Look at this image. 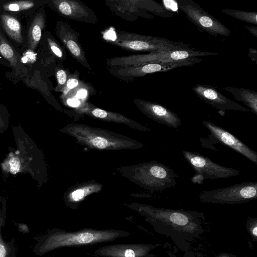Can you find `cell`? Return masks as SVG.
<instances>
[{
	"label": "cell",
	"mask_w": 257,
	"mask_h": 257,
	"mask_svg": "<svg viewBox=\"0 0 257 257\" xmlns=\"http://www.w3.org/2000/svg\"><path fill=\"white\" fill-rule=\"evenodd\" d=\"M130 234V232L114 229L84 228L68 231L54 228L37 239L33 252L38 256H42L56 249L108 242Z\"/></svg>",
	"instance_id": "6da1fadb"
},
{
	"label": "cell",
	"mask_w": 257,
	"mask_h": 257,
	"mask_svg": "<svg viewBox=\"0 0 257 257\" xmlns=\"http://www.w3.org/2000/svg\"><path fill=\"white\" fill-rule=\"evenodd\" d=\"M60 131L73 137L77 143L91 149L118 151L137 149L144 146L127 136L84 124H68Z\"/></svg>",
	"instance_id": "7a4b0ae2"
},
{
	"label": "cell",
	"mask_w": 257,
	"mask_h": 257,
	"mask_svg": "<svg viewBox=\"0 0 257 257\" xmlns=\"http://www.w3.org/2000/svg\"><path fill=\"white\" fill-rule=\"evenodd\" d=\"M122 176L151 191L174 187L179 176L169 167L157 161H150L118 168Z\"/></svg>",
	"instance_id": "3957f363"
},
{
	"label": "cell",
	"mask_w": 257,
	"mask_h": 257,
	"mask_svg": "<svg viewBox=\"0 0 257 257\" xmlns=\"http://www.w3.org/2000/svg\"><path fill=\"white\" fill-rule=\"evenodd\" d=\"M114 44L123 49L149 53L192 48L182 42L123 31L117 32Z\"/></svg>",
	"instance_id": "277c9868"
},
{
	"label": "cell",
	"mask_w": 257,
	"mask_h": 257,
	"mask_svg": "<svg viewBox=\"0 0 257 257\" xmlns=\"http://www.w3.org/2000/svg\"><path fill=\"white\" fill-rule=\"evenodd\" d=\"M217 54L216 52H203L192 48L187 50H173L114 57L107 60V65L110 67H122L148 63H166L192 57L215 56Z\"/></svg>",
	"instance_id": "5b68a950"
},
{
	"label": "cell",
	"mask_w": 257,
	"mask_h": 257,
	"mask_svg": "<svg viewBox=\"0 0 257 257\" xmlns=\"http://www.w3.org/2000/svg\"><path fill=\"white\" fill-rule=\"evenodd\" d=\"M257 198V182H246L229 187L200 192V201L211 203L237 204Z\"/></svg>",
	"instance_id": "8992f818"
},
{
	"label": "cell",
	"mask_w": 257,
	"mask_h": 257,
	"mask_svg": "<svg viewBox=\"0 0 257 257\" xmlns=\"http://www.w3.org/2000/svg\"><path fill=\"white\" fill-rule=\"evenodd\" d=\"M178 6L193 24L215 37H228L230 30L192 0H177Z\"/></svg>",
	"instance_id": "52a82bcc"
},
{
	"label": "cell",
	"mask_w": 257,
	"mask_h": 257,
	"mask_svg": "<svg viewBox=\"0 0 257 257\" xmlns=\"http://www.w3.org/2000/svg\"><path fill=\"white\" fill-rule=\"evenodd\" d=\"M202 60L192 57L174 62L166 63H148L137 66L110 67V73L113 76L123 80H132L143 77L148 74L163 72L172 69L189 66L200 63Z\"/></svg>",
	"instance_id": "ba28073f"
},
{
	"label": "cell",
	"mask_w": 257,
	"mask_h": 257,
	"mask_svg": "<svg viewBox=\"0 0 257 257\" xmlns=\"http://www.w3.org/2000/svg\"><path fill=\"white\" fill-rule=\"evenodd\" d=\"M183 155L196 174L198 179H220L238 176L240 172L236 169L227 168L213 162L210 158L198 153L183 151Z\"/></svg>",
	"instance_id": "9c48e42d"
},
{
	"label": "cell",
	"mask_w": 257,
	"mask_h": 257,
	"mask_svg": "<svg viewBox=\"0 0 257 257\" xmlns=\"http://www.w3.org/2000/svg\"><path fill=\"white\" fill-rule=\"evenodd\" d=\"M192 90L200 99L220 111H250L248 108L226 97L213 86L198 84L193 86Z\"/></svg>",
	"instance_id": "30bf717a"
},
{
	"label": "cell",
	"mask_w": 257,
	"mask_h": 257,
	"mask_svg": "<svg viewBox=\"0 0 257 257\" xmlns=\"http://www.w3.org/2000/svg\"><path fill=\"white\" fill-rule=\"evenodd\" d=\"M130 206L148 217L169 222L179 226H185L191 222L192 214L195 213L156 208L138 203L132 204Z\"/></svg>",
	"instance_id": "8fae6325"
},
{
	"label": "cell",
	"mask_w": 257,
	"mask_h": 257,
	"mask_svg": "<svg viewBox=\"0 0 257 257\" xmlns=\"http://www.w3.org/2000/svg\"><path fill=\"white\" fill-rule=\"evenodd\" d=\"M134 102L142 113L159 123L173 128H178L182 124L176 113L158 103L141 99H135Z\"/></svg>",
	"instance_id": "7c38bea8"
},
{
	"label": "cell",
	"mask_w": 257,
	"mask_h": 257,
	"mask_svg": "<svg viewBox=\"0 0 257 257\" xmlns=\"http://www.w3.org/2000/svg\"><path fill=\"white\" fill-rule=\"evenodd\" d=\"M202 123L219 142L257 164V153L237 138L226 130L210 121L204 120L202 121Z\"/></svg>",
	"instance_id": "4fadbf2b"
},
{
	"label": "cell",
	"mask_w": 257,
	"mask_h": 257,
	"mask_svg": "<svg viewBox=\"0 0 257 257\" xmlns=\"http://www.w3.org/2000/svg\"><path fill=\"white\" fill-rule=\"evenodd\" d=\"M56 32L58 37L71 55L82 65L90 69L85 53L79 42V34L70 25L62 21L57 23Z\"/></svg>",
	"instance_id": "5bb4252c"
},
{
	"label": "cell",
	"mask_w": 257,
	"mask_h": 257,
	"mask_svg": "<svg viewBox=\"0 0 257 257\" xmlns=\"http://www.w3.org/2000/svg\"><path fill=\"white\" fill-rule=\"evenodd\" d=\"M52 3L58 13L65 18L87 23L98 21L94 12L80 1L53 0Z\"/></svg>",
	"instance_id": "9a60e30c"
},
{
	"label": "cell",
	"mask_w": 257,
	"mask_h": 257,
	"mask_svg": "<svg viewBox=\"0 0 257 257\" xmlns=\"http://www.w3.org/2000/svg\"><path fill=\"white\" fill-rule=\"evenodd\" d=\"M76 111L80 114H85L104 121L122 123L140 131H151L149 128L122 114L102 109L89 103L80 104Z\"/></svg>",
	"instance_id": "2e32d148"
},
{
	"label": "cell",
	"mask_w": 257,
	"mask_h": 257,
	"mask_svg": "<svg viewBox=\"0 0 257 257\" xmlns=\"http://www.w3.org/2000/svg\"><path fill=\"white\" fill-rule=\"evenodd\" d=\"M150 248L147 244L119 243L99 247L94 254L102 257H146Z\"/></svg>",
	"instance_id": "e0dca14e"
},
{
	"label": "cell",
	"mask_w": 257,
	"mask_h": 257,
	"mask_svg": "<svg viewBox=\"0 0 257 257\" xmlns=\"http://www.w3.org/2000/svg\"><path fill=\"white\" fill-rule=\"evenodd\" d=\"M102 187V184L94 181L79 184L66 191L64 202L67 206L74 209L88 196L100 192Z\"/></svg>",
	"instance_id": "ac0fdd59"
},
{
	"label": "cell",
	"mask_w": 257,
	"mask_h": 257,
	"mask_svg": "<svg viewBox=\"0 0 257 257\" xmlns=\"http://www.w3.org/2000/svg\"><path fill=\"white\" fill-rule=\"evenodd\" d=\"M223 89L230 93L235 99L244 103L257 114V92L252 90L235 86H226Z\"/></svg>",
	"instance_id": "d6986e66"
},
{
	"label": "cell",
	"mask_w": 257,
	"mask_h": 257,
	"mask_svg": "<svg viewBox=\"0 0 257 257\" xmlns=\"http://www.w3.org/2000/svg\"><path fill=\"white\" fill-rule=\"evenodd\" d=\"M45 24V17L43 13H38L33 19L28 33V46L35 50L40 41L42 31Z\"/></svg>",
	"instance_id": "ffe728a7"
},
{
	"label": "cell",
	"mask_w": 257,
	"mask_h": 257,
	"mask_svg": "<svg viewBox=\"0 0 257 257\" xmlns=\"http://www.w3.org/2000/svg\"><path fill=\"white\" fill-rule=\"evenodd\" d=\"M0 19L7 35L17 43H22V28L19 21L13 16L5 14L0 15Z\"/></svg>",
	"instance_id": "44dd1931"
},
{
	"label": "cell",
	"mask_w": 257,
	"mask_h": 257,
	"mask_svg": "<svg viewBox=\"0 0 257 257\" xmlns=\"http://www.w3.org/2000/svg\"><path fill=\"white\" fill-rule=\"evenodd\" d=\"M0 54L8 61L12 67L16 69L17 56L15 50L1 30Z\"/></svg>",
	"instance_id": "7402d4cb"
},
{
	"label": "cell",
	"mask_w": 257,
	"mask_h": 257,
	"mask_svg": "<svg viewBox=\"0 0 257 257\" xmlns=\"http://www.w3.org/2000/svg\"><path fill=\"white\" fill-rule=\"evenodd\" d=\"M224 14L234 18L238 20L242 21L251 24L257 25V13L231 9H222Z\"/></svg>",
	"instance_id": "603a6c76"
},
{
	"label": "cell",
	"mask_w": 257,
	"mask_h": 257,
	"mask_svg": "<svg viewBox=\"0 0 257 257\" xmlns=\"http://www.w3.org/2000/svg\"><path fill=\"white\" fill-rule=\"evenodd\" d=\"M17 248L14 238L5 240L0 236V257H16Z\"/></svg>",
	"instance_id": "cb8c5ba5"
},
{
	"label": "cell",
	"mask_w": 257,
	"mask_h": 257,
	"mask_svg": "<svg viewBox=\"0 0 257 257\" xmlns=\"http://www.w3.org/2000/svg\"><path fill=\"white\" fill-rule=\"evenodd\" d=\"M34 3L31 1H14L5 3L3 7L5 10L9 12H19L33 8Z\"/></svg>",
	"instance_id": "d4e9b609"
},
{
	"label": "cell",
	"mask_w": 257,
	"mask_h": 257,
	"mask_svg": "<svg viewBox=\"0 0 257 257\" xmlns=\"http://www.w3.org/2000/svg\"><path fill=\"white\" fill-rule=\"evenodd\" d=\"M58 85L56 90L61 91L64 90V86L67 81V75L66 72L63 69L58 70L56 74Z\"/></svg>",
	"instance_id": "484cf974"
},
{
	"label": "cell",
	"mask_w": 257,
	"mask_h": 257,
	"mask_svg": "<svg viewBox=\"0 0 257 257\" xmlns=\"http://www.w3.org/2000/svg\"><path fill=\"white\" fill-rule=\"evenodd\" d=\"M47 41L51 51L57 57L63 58V53L58 44L50 37L47 38Z\"/></svg>",
	"instance_id": "4316f807"
},
{
	"label": "cell",
	"mask_w": 257,
	"mask_h": 257,
	"mask_svg": "<svg viewBox=\"0 0 257 257\" xmlns=\"http://www.w3.org/2000/svg\"><path fill=\"white\" fill-rule=\"evenodd\" d=\"M10 170V172L15 174L17 173L20 169V161L17 157H12L9 161Z\"/></svg>",
	"instance_id": "83f0119b"
},
{
	"label": "cell",
	"mask_w": 257,
	"mask_h": 257,
	"mask_svg": "<svg viewBox=\"0 0 257 257\" xmlns=\"http://www.w3.org/2000/svg\"><path fill=\"white\" fill-rule=\"evenodd\" d=\"M36 54L33 50H29L26 51L22 58L24 63H33L36 59Z\"/></svg>",
	"instance_id": "f1b7e54d"
},
{
	"label": "cell",
	"mask_w": 257,
	"mask_h": 257,
	"mask_svg": "<svg viewBox=\"0 0 257 257\" xmlns=\"http://www.w3.org/2000/svg\"><path fill=\"white\" fill-rule=\"evenodd\" d=\"M79 84V81L77 79L73 77L67 79L66 82V88L71 90L76 87Z\"/></svg>",
	"instance_id": "f546056e"
},
{
	"label": "cell",
	"mask_w": 257,
	"mask_h": 257,
	"mask_svg": "<svg viewBox=\"0 0 257 257\" xmlns=\"http://www.w3.org/2000/svg\"><path fill=\"white\" fill-rule=\"evenodd\" d=\"M247 55L250 58L251 60L254 61L255 64L257 63V51L255 49L250 48Z\"/></svg>",
	"instance_id": "4dcf8cb0"
},
{
	"label": "cell",
	"mask_w": 257,
	"mask_h": 257,
	"mask_svg": "<svg viewBox=\"0 0 257 257\" xmlns=\"http://www.w3.org/2000/svg\"><path fill=\"white\" fill-rule=\"evenodd\" d=\"M67 103L72 107H77L80 105V102L79 100L75 98H70L67 100Z\"/></svg>",
	"instance_id": "1f68e13d"
},
{
	"label": "cell",
	"mask_w": 257,
	"mask_h": 257,
	"mask_svg": "<svg viewBox=\"0 0 257 257\" xmlns=\"http://www.w3.org/2000/svg\"><path fill=\"white\" fill-rule=\"evenodd\" d=\"M245 28L252 35L257 37V27L253 26H245Z\"/></svg>",
	"instance_id": "d6a6232c"
},
{
	"label": "cell",
	"mask_w": 257,
	"mask_h": 257,
	"mask_svg": "<svg viewBox=\"0 0 257 257\" xmlns=\"http://www.w3.org/2000/svg\"><path fill=\"white\" fill-rule=\"evenodd\" d=\"M87 91L86 90L81 89H80L76 94V97L79 98H83L86 96Z\"/></svg>",
	"instance_id": "836d02e7"
},
{
	"label": "cell",
	"mask_w": 257,
	"mask_h": 257,
	"mask_svg": "<svg viewBox=\"0 0 257 257\" xmlns=\"http://www.w3.org/2000/svg\"><path fill=\"white\" fill-rule=\"evenodd\" d=\"M251 233L253 235H254L255 237H256L257 236V227L255 225L254 227L252 228L251 230Z\"/></svg>",
	"instance_id": "e575fe53"
},
{
	"label": "cell",
	"mask_w": 257,
	"mask_h": 257,
	"mask_svg": "<svg viewBox=\"0 0 257 257\" xmlns=\"http://www.w3.org/2000/svg\"><path fill=\"white\" fill-rule=\"evenodd\" d=\"M219 257H230L227 255H221Z\"/></svg>",
	"instance_id": "d590c367"
},
{
	"label": "cell",
	"mask_w": 257,
	"mask_h": 257,
	"mask_svg": "<svg viewBox=\"0 0 257 257\" xmlns=\"http://www.w3.org/2000/svg\"><path fill=\"white\" fill-rule=\"evenodd\" d=\"M0 85H1V83H0Z\"/></svg>",
	"instance_id": "8d00e7d4"
}]
</instances>
